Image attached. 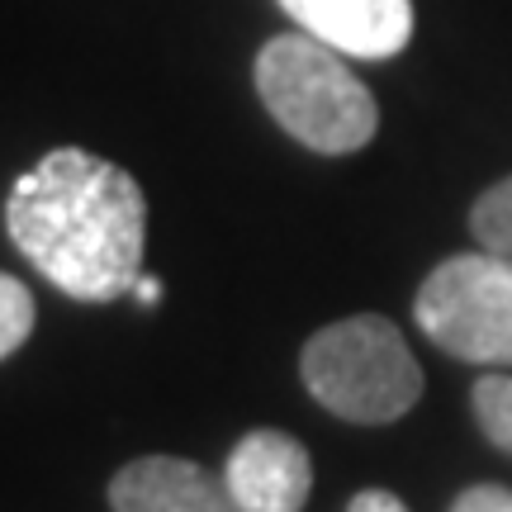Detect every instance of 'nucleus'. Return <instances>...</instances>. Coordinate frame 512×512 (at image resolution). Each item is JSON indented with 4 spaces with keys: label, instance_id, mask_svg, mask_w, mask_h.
I'll return each mask as SVG.
<instances>
[{
    "label": "nucleus",
    "instance_id": "5",
    "mask_svg": "<svg viewBox=\"0 0 512 512\" xmlns=\"http://www.w3.org/2000/svg\"><path fill=\"white\" fill-rule=\"evenodd\" d=\"M280 10L342 57L384 62L413 38V0H280Z\"/></svg>",
    "mask_w": 512,
    "mask_h": 512
},
{
    "label": "nucleus",
    "instance_id": "2",
    "mask_svg": "<svg viewBox=\"0 0 512 512\" xmlns=\"http://www.w3.org/2000/svg\"><path fill=\"white\" fill-rule=\"evenodd\" d=\"M256 91L275 124L313 152L347 157L375 138L380 105L342 53L313 34H280L256 53Z\"/></svg>",
    "mask_w": 512,
    "mask_h": 512
},
{
    "label": "nucleus",
    "instance_id": "12",
    "mask_svg": "<svg viewBox=\"0 0 512 512\" xmlns=\"http://www.w3.org/2000/svg\"><path fill=\"white\" fill-rule=\"evenodd\" d=\"M347 512H408V508H403V498L389 494V489H366V494L351 498Z\"/></svg>",
    "mask_w": 512,
    "mask_h": 512
},
{
    "label": "nucleus",
    "instance_id": "9",
    "mask_svg": "<svg viewBox=\"0 0 512 512\" xmlns=\"http://www.w3.org/2000/svg\"><path fill=\"white\" fill-rule=\"evenodd\" d=\"M470 403H475V418L484 427V437L512 456V375H484L475 384Z\"/></svg>",
    "mask_w": 512,
    "mask_h": 512
},
{
    "label": "nucleus",
    "instance_id": "4",
    "mask_svg": "<svg viewBox=\"0 0 512 512\" xmlns=\"http://www.w3.org/2000/svg\"><path fill=\"white\" fill-rule=\"evenodd\" d=\"M418 328L475 366H512V256L460 252L422 280L413 299Z\"/></svg>",
    "mask_w": 512,
    "mask_h": 512
},
{
    "label": "nucleus",
    "instance_id": "11",
    "mask_svg": "<svg viewBox=\"0 0 512 512\" xmlns=\"http://www.w3.org/2000/svg\"><path fill=\"white\" fill-rule=\"evenodd\" d=\"M451 512H512V489H503V484H475V489H465L456 498Z\"/></svg>",
    "mask_w": 512,
    "mask_h": 512
},
{
    "label": "nucleus",
    "instance_id": "1",
    "mask_svg": "<svg viewBox=\"0 0 512 512\" xmlns=\"http://www.w3.org/2000/svg\"><path fill=\"white\" fill-rule=\"evenodd\" d=\"M5 228L38 275L81 304H110L143 275V185L86 147L43 152L10 185Z\"/></svg>",
    "mask_w": 512,
    "mask_h": 512
},
{
    "label": "nucleus",
    "instance_id": "13",
    "mask_svg": "<svg viewBox=\"0 0 512 512\" xmlns=\"http://www.w3.org/2000/svg\"><path fill=\"white\" fill-rule=\"evenodd\" d=\"M133 294H138V299H143L147 309H152V304L162 299V280H157V275H138V285H133Z\"/></svg>",
    "mask_w": 512,
    "mask_h": 512
},
{
    "label": "nucleus",
    "instance_id": "7",
    "mask_svg": "<svg viewBox=\"0 0 512 512\" xmlns=\"http://www.w3.org/2000/svg\"><path fill=\"white\" fill-rule=\"evenodd\" d=\"M114 512H247L228 494L223 475L181 456H143L128 460L110 479Z\"/></svg>",
    "mask_w": 512,
    "mask_h": 512
},
{
    "label": "nucleus",
    "instance_id": "8",
    "mask_svg": "<svg viewBox=\"0 0 512 512\" xmlns=\"http://www.w3.org/2000/svg\"><path fill=\"white\" fill-rule=\"evenodd\" d=\"M470 233L479 238L484 252L512 256V176L489 185L475 200V209H470Z\"/></svg>",
    "mask_w": 512,
    "mask_h": 512
},
{
    "label": "nucleus",
    "instance_id": "6",
    "mask_svg": "<svg viewBox=\"0 0 512 512\" xmlns=\"http://www.w3.org/2000/svg\"><path fill=\"white\" fill-rule=\"evenodd\" d=\"M223 484L247 512H299L313 489V460L290 432L256 427L233 446Z\"/></svg>",
    "mask_w": 512,
    "mask_h": 512
},
{
    "label": "nucleus",
    "instance_id": "10",
    "mask_svg": "<svg viewBox=\"0 0 512 512\" xmlns=\"http://www.w3.org/2000/svg\"><path fill=\"white\" fill-rule=\"evenodd\" d=\"M34 332V294L24 280L0 271V361L15 356Z\"/></svg>",
    "mask_w": 512,
    "mask_h": 512
},
{
    "label": "nucleus",
    "instance_id": "3",
    "mask_svg": "<svg viewBox=\"0 0 512 512\" xmlns=\"http://www.w3.org/2000/svg\"><path fill=\"white\" fill-rule=\"evenodd\" d=\"M299 375L328 413L366 427L403 418L422 399V366L403 332L380 313H351L313 332L299 356Z\"/></svg>",
    "mask_w": 512,
    "mask_h": 512
}]
</instances>
